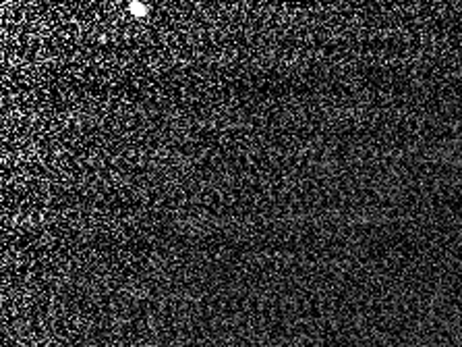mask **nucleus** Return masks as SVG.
<instances>
[{"label":"nucleus","mask_w":462,"mask_h":347,"mask_svg":"<svg viewBox=\"0 0 462 347\" xmlns=\"http://www.w3.org/2000/svg\"><path fill=\"white\" fill-rule=\"evenodd\" d=\"M141 7H143V5L133 3V5H131V11H133L135 15H145V13H147V9H141Z\"/></svg>","instance_id":"nucleus-1"}]
</instances>
